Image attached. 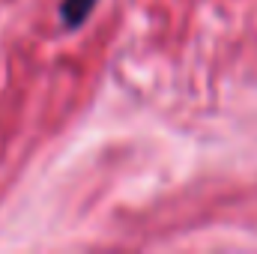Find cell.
<instances>
[{
	"label": "cell",
	"mask_w": 257,
	"mask_h": 254,
	"mask_svg": "<svg viewBox=\"0 0 257 254\" xmlns=\"http://www.w3.org/2000/svg\"><path fill=\"white\" fill-rule=\"evenodd\" d=\"M99 0H60V24L66 30H78L96 9Z\"/></svg>",
	"instance_id": "cell-1"
}]
</instances>
